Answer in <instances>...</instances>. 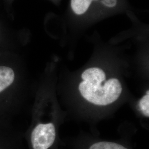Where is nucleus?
Returning a JSON list of instances; mask_svg holds the SVG:
<instances>
[{
	"instance_id": "nucleus-1",
	"label": "nucleus",
	"mask_w": 149,
	"mask_h": 149,
	"mask_svg": "<svg viewBox=\"0 0 149 149\" xmlns=\"http://www.w3.org/2000/svg\"><path fill=\"white\" fill-rule=\"evenodd\" d=\"M26 79L15 55L0 54V124L12 123L24 98Z\"/></svg>"
},
{
	"instance_id": "nucleus-2",
	"label": "nucleus",
	"mask_w": 149,
	"mask_h": 149,
	"mask_svg": "<svg viewBox=\"0 0 149 149\" xmlns=\"http://www.w3.org/2000/svg\"><path fill=\"white\" fill-rule=\"evenodd\" d=\"M78 86L81 96L86 101L98 107L109 106L117 101L123 92L122 85L116 77H108L97 67L86 69L81 75Z\"/></svg>"
},
{
	"instance_id": "nucleus-3",
	"label": "nucleus",
	"mask_w": 149,
	"mask_h": 149,
	"mask_svg": "<svg viewBox=\"0 0 149 149\" xmlns=\"http://www.w3.org/2000/svg\"><path fill=\"white\" fill-rule=\"evenodd\" d=\"M87 149H129L120 143L109 141H97L91 143Z\"/></svg>"
},
{
	"instance_id": "nucleus-4",
	"label": "nucleus",
	"mask_w": 149,
	"mask_h": 149,
	"mask_svg": "<svg viewBox=\"0 0 149 149\" xmlns=\"http://www.w3.org/2000/svg\"><path fill=\"white\" fill-rule=\"evenodd\" d=\"M93 0H71V7L75 14L82 15L89 8Z\"/></svg>"
},
{
	"instance_id": "nucleus-5",
	"label": "nucleus",
	"mask_w": 149,
	"mask_h": 149,
	"mask_svg": "<svg viewBox=\"0 0 149 149\" xmlns=\"http://www.w3.org/2000/svg\"><path fill=\"white\" fill-rule=\"evenodd\" d=\"M138 109L145 117H149V91L148 90L138 102Z\"/></svg>"
}]
</instances>
